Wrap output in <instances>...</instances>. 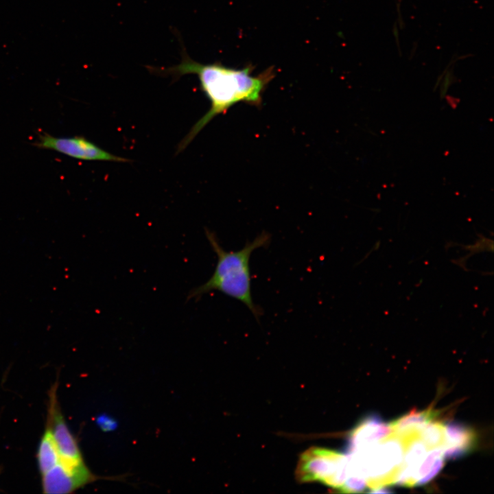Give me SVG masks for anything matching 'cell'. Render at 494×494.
<instances>
[{
	"mask_svg": "<svg viewBox=\"0 0 494 494\" xmlns=\"http://www.w3.org/2000/svg\"><path fill=\"white\" fill-rule=\"evenodd\" d=\"M252 65L237 69L222 64H202L183 54L180 64L164 69L163 72L174 77L186 74L197 75L200 89L211 102L209 110L191 127L180 142L176 154L183 151L196 135L217 115L224 114L239 102L259 106L268 84L274 78V67L258 75H252Z\"/></svg>",
	"mask_w": 494,
	"mask_h": 494,
	"instance_id": "obj_1",
	"label": "cell"
},
{
	"mask_svg": "<svg viewBox=\"0 0 494 494\" xmlns=\"http://www.w3.org/2000/svg\"><path fill=\"white\" fill-rule=\"evenodd\" d=\"M403 454L401 438L392 432L383 439L349 454V473L365 478L371 489L395 484Z\"/></svg>",
	"mask_w": 494,
	"mask_h": 494,
	"instance_id": "obj_3",
	"label": "cell"
},
{
	"mask_svg": "<svg viewBox=\"0 0 494 494\" xmlns=\"http://www.w3.org/2000/svg\"><path fill=\"white\" fill-rule=\"evenodd\" d=\"M477 445V435L473 429L456 422L445 425L444 457L456 459L470 453Z\"/></svg>",
	"mask_w": 494,
	"mask_h": 494,
	"instance_id": "obj_9",
	"label": "cell"
},
{
	"mask_svg": "<svg viewBox=\"0 0 494 494\" xmlns=\"http://www.w3.org/2000/svg\"><path fill=\"white\" fill-rule=\"evenodd\" d=\"M367 486L365 478L357 475L349 474L339 491L346 493H361Z\"/></svg>",
	"mask_w": 494,
	"mask_h": 494,
	"instance_id": "obj_14",
	"label": "cell"
},
{
	"mask_svg": "<svg viewBox=\"0 0 494 494\" xmlns=\"http://www.w3.org/2000/svg\"><path fill=\"white\" fill-rule=\"evenodd\" d=\"M46 423L45 432L39 442L36 454L38 467L40 475L52 469L60 460L51 427L47 422Z\"/></svg>",
	"mask_w": 494,
	"mask_h": 494,
	"instance_id": "obj_10",
	"label": "cell"
},
{
	"mask_svg": "<svg viewBox=\"0 0 494 494\" xmlns=\"http://www.w3.org/2000/svg\"><path fill=\"white\" fill-rule=\"evenodd\" d=\"M55 384L49 390L47 422L49 424L57 447L60 462L76 471H91L86 466L76 438L70 431L61 412L57 399Z\"/></svg>",
	"mask_w": 494,
	"mask_h": 494,
	"instance_id": "obj_5",
	"label": "cell"
},
{
	"mask_svg": "<svg viewBox=\"0 0 494 494\" xmlns=\"http://www.w3.org/2000/svg\"><path fill=\"white\" fill-rule=\"evenodd\" d=\"M444 454L441 447L431 449L417 469L415 486L424 484L435 477L444 464Z\"/></svg>",
	"mask_w": 494,
	"mask_h": 494,
	"instance_id": "obj_11",
	"label": "cell"
},
{
	"mask_svg": "<svg viewBox=\"0 0 494 494\" xmlns=\"http://www.w3.org/2000/svg\"><path fill=\"white\" fill-rule=\"evenodd\" d=\"M99 479L92 472L84 473L66 467L60 460L52 469L41 475L43 493L45 494L71 493Z\"/></svg>",
	"mask_w": 494,
	"mask_h": 494,
	"instance_id": "obj_7",
	"label": "cell"
},
{
	"mask_svg": "<svg viewBox=\"0 0 494 494\" xmlns=\"http://www.w3.org/2000/svg\"><path fill=\"white\" fill-rule=\"evenodd\" d=\"M420 438L428 449L441 447L445 443V424L432 421L420 429Z\"/></svg>",
	"mask_w": 494,
	"mask_h": 494,
	"instance_id": "obj_13",
	"label": "cell"
},
{
	"mask_svg": "<svg viewBox=\"0 0 494 494\" xmlns=\"http://www.w3.org/2000/svg\"><path fill=\"white\" fill-rule=\"evenodd\" d=\"M438 412L432 409L423 411H412L389 423L393 432H399L405 430L421 427L435 421Z\"/></svg>",
	"mask_w": 494,
	"mask_h": 494,
	"instance_id": "obj_12",
	"label": "cell"
},
{
	"mask_svg": "<svg viewBox=\"0 0 494 494\" xmlns=\"http://www.w3.org/2000/svg\"><path fill=\"white\" fill-rule=\"evenodd\" d=\"M205 235L217 255V263L211 277L191 290L187 295L188 300H198L205 294L218 291L244 303L259 321L263 309L252 299L250 259L255 250L269 246L271 235L262 231L252 241H247L242 248L235 251L224 250L215 234L210 230L205 229Z\"/></svg>",
	"mask_w": 494,
	"mask_h": 494,
	"instance_id": "obj_2",
	"label": "cell"
},
{
	"mask_svg": "<svg viewBox=\"0 0 494 494\" xmlns=\"http://www.w3.org/2000/svg\"><path fill=\"white\" fill-rule=\"evenodd\" d=\"M349 473L348 455L323 447H314L304 451L296 467L297 480L303 483L319 481L340 490Z\"/></svg>",
	"mask_w": 494,
	"mask_h": 494,
	"instance_id": "obj_4",
	"label": "cell"
},
{
	"mask_svg": "<svg viewBox=\"0 0 494 494\" xmlns=\"http://www.w3.org/2000/svg\"><path fill=\"white\" fill-rule=\"evenodd\" d=\"M36 144L40 148L56 150L80 160L131 162L128 158L114 155L103 150L83 137L58 138L45 134L40 137Z\"/></svg>",
	"mask_w": 494,
	"mask_h": 494,
	"instance_id": "obj_6",
	"label": "cell"
},
{
	"mask_svg": "<svg viewBox=\"0 0 494 494\" xmlns=\"http://www.w3.org/2000/svg\"><path fill=\"white\" fill-rule=\"evenodd\" d=\"M391 432L389 424H386L379 416L368 415L351 431L348 451L349 454L357 451L383 439Z\"/></svg>",
	"mask_w": 494,
	"mask_h": 494,
	"instance_id": "obj_8",
	"label": "cell"
}]
</instances>
